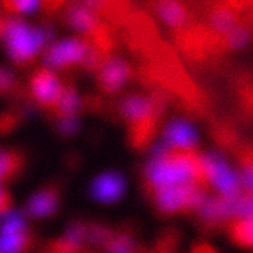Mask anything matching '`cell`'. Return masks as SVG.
<instances>
[{
  "label": "cell",
  "instance_id": "5",
  "mask_svg": "<svg viewBox=\"0 0 253 253\" xmlns=\"http://www.w3.org/2000/svg\"><path fill=\"white\" fill-rule=\"evenodd\" d=\"M25 245L27 231L24 218L19 211H5L0 227V252H19Z\"/></svg>",
  "mask_w": 253,
  "mask_h": 253
},
{
  "label": "cell",
  "instance_id": "13",
  "mask_svg": "<svg viewBox=\"0 0 253 253\" xmlns=\"http://www.w3.org/2000/svg\"><path fill=\"white\" fill-rule=\"evenodd\" d=\"M124 115L132 123H142L153 112V106L144 97H130L123 103Z\"/></svg>",
  "mask_w": 253,
  "mask_h": 253
},
{
  "label": "cell",
  "instance_id": "27",
  "mask_svg": "<svg viewBox=\"0 0 253 253\" xmlns=\"http://www.w3.org/2000/svg\"><path fill=\"white\" fill-rule=\"evenodd\" d=\"M8 197H6L5 192H4L1 188H0V214L3 215L6 211V208H8Z\"/></svg>",
  "mask_w": 253,
  "mask_h": 253
},
{
  "label": "cell",
  "instance_id": "10",
  "mask_svg": "<svg viewBox=\"0 0 253 253\" xmlns=\"http://www.w3.org/2000/svg\"><path fill=\"white\" fill-rule=\"evenodd\" d=\"M128 77V67L121 59H111L101 71V82L110 92L119 91Z\"/></svg>",
  "mask_w": 253,
  "mask_h": 253
},
{
  "label": "cell",
  "instance_id": "1",
  "mask_svg": "<svg viewBox=\"0 0 253 253\" xmlns=\"http://www.w3.org/2000/svg\"><path fill=\"white\" fill-rule=\"evenodd\" d=\"M1 32L9 56L17 63H25L33 58L50 38L44 29L33 28L18 19L5 22Z\"/></svg>",
  "mask_w": 253,
  "mask_h": 253
},
{
  "label": "cell",
  "instance_id": "26",
  "mask_svg": "<svg viewBox=\"0 0 253 253\" xmlns=\"http://www.w3.org/2000/svg\"><path fill=\"white\" fill-rule=\"evenodd\" d=\"M84 229L81 227H75V228H71L67 232V236H66V241H67L68 245L71 246H78L81 243V241L84 239Z\"/></svg>",
  "mask_w": 253,
  "mask_h": 253
},
{
  "label": "cell",
  "instance_id": "14",
  "mask_svg": "<svg viewBox=\"0 0 253 253\" xmlns=\"http://www.w3.org/2000/svg\"><path fill=\"white\" fill-rule=\"evenodd\" d=\"M68 23L78 32L89 33L95 29L96 18L91 11L84 6H73L70 9L67 15Z\"/></svg>",
  "mask_w": 253,
  "mask_h": 253
},
{
  "label": "cell",
  "instance_id": "8",
  "mask_svg": "<svg viewBox=\"0 0 253 253\" xmlns=\"http://www.w3.org/2000/svg\"><path fill=\"white\" fill-rule=\"evenodd\" d=\"M164 136L165 144H168L169 148L190 149L198 142L195 128L184 120L171 121L165 128Z\"/></svg>",
  "mask_w": 253,
  "mask_h": 253
},
{
  "label": "cell",
  "instance_id": "20",
  "mask_svg": "<svg viewBox=\"0 0 253 253\" xmlns=\"http://www.w3.org/2000/svg\"><path fill=\"white\" fill-rule=\"evenodd\" d=\"M248 39H250V36H248L247 29L242 28V27H234L228 33L227 42H228L229 47L238 49L247 44Z\"/></svg>",
  "mask_w": 253,
  "mask_h": 253
},
{
  "label": "cell",
  "instance_id": "23",
  "mask_svg": "<svg viewBox=\"0 0 253 253\" xmlns=\"http://www.w3.org/2000/svg\"><path fill=\"white\" fill-rule=\"evenodd\" d=\"M63 119L59 121L58 130L63 135H73L77 131L78 121L75 117V115H63Z\"/></svg>",
  "mask_w": 253,
  "mask_h": 253
},
{
  "label": "cell",
  "instance_id": "28",
  "mask_svg": "<svg viewBox=\"0 0 253 253\" xmlns=\"http://www.w3.org/2000/svg\"><path fill=\"white\" fill-rule=\"evenodd\" d=\"M0 31H3V27H1V25H0Z\"/></svg>",
  "mask_w": 253,
  "mask_h": 253
},
{
  "label": "cell",
  "instance_id": "21",
  "mask_svg": "<svg viewBox=\"0 0 253 253\" xmlns=\"http://www.w3.org/2000/svg\"><path fill=\"white\" fill-rule=\"evenodd\" d=\"M236 236L242 245L253 247V219H242L237 227Z\"/></svg>",
  "mask_w": 253,
  "mask_h": 253
},
{
  "label": "cell",
  "instance_id": "11",
  "mask_svg": "<svg viewBox=\"0 0 253 253\" xmlns=\"http://www.w3.org/2000/svg\"><path fill=\"white\" fill-rule=\"evenodd\" d=\"M237 197H223L220 199H208L204 201L201 206L202 215L208 222H217L223 218L231 217L236 214Z\"/></svg>",
  "mask_w": 253,
  "mask_h": 253
},
{
  "label": "cell",
  "instance_id": "18",
  "mask_svg": "<svg viewBox=\"0 0 253 253\" xmlns=\"http://www.w3.org/2000/svg\"><path fill=\"white\" fill-rule=\"evenodd\" d=\"M241 219H253V194L237 197L236 214Z\"/></svg>",
  "mask_w": 253,
  "mask_h": 253
},
{
  "label": "cell",
  "instance_id": "3",
  "mask_svg": "<svg viewBox=\"0 0 253 253\" xmlns=\"http://www.w3.org/2000/svg\"><path fill=\"white\" fill-rule=\"evenodd\" d=\"M206 201V195L192 183L183 185H170L158 188L156 203L162 211L174 213L183 208L201 207Z\"/></svg>",
  "mask_w": 253,
  "mask_h": 253
},
{
  "label": "cell",
  "instance_id": "19",
  "mask_svg": "<svg viewBox=\"0 0 253 253\" xmlns=\"http://www.w3.org/2000/svg\"><path fill=\"white\" fill-rule=\"evenodd\" d=\"M17 167V156L9 151L0 150V183L10 175Z\"/></svg>",
  "mask_w": 253,
  "mask_h": 253
},
{
  "label": "cell",
  "instance_id": "25",
  "mask_svg": "<svg viewBox=\"0 0 253 253\" xmlns=\"http://www.w3.org/2000/svg\"><path fill=\"white\" fill-rule=\"evenodd\" d=\"M14 84V77L5 68H0V92H6Z\"/></svg>",
  "mask_w": 253,
  "mask_h": 253
},
{
  "label": "cell",
  "instance_id": "17",
  "mask_svg": "<svg viewBox=\"0 0 253 253\" xmlns=\"http://www.w3.org/2000/svg\"><path fill=\"white\" fill-rule=\"evenodd\" d=\"M57 105L63 115H75L80 109V98L73 89H64L57 101Z\"/></svg>",
  "mask_w": 253,
  "mask_h": 253
},
{
  "label": "cell",
  "instance_id": "7",
  "mask_svg": "<svg viewBox=\"0 0 253 253\" xmlns=\"http://www.w3.org/2000/svg\"><path fill=\"white\" fill-rule=\"evenodd\" d=\"M125 180L115 171L105 172L98 176L91 186V193L101 203H115L125 193Z\"/></svg>",
  "mask_w": 253,
  "mask_h": 253
},
{
  "label": "cell",
  "instance_id": "22",
  "mask_svg": "<svg viewBox=\"0 0 253 253\" xmlns=\"http://www.w3.org/2000/svg\"><path fill=\"white\" fill-rule=\"evenodd\" d=\"M6 5L13 10L29 14L37 10L39 5V0H5Z\"/></svg>",
  "mask_w": 253,
  "mask_h": 253
},
{
  "label": "cell",
  "instance_id": "24",
  "mask_svg": "<svg viewBox=\"0 0 253 253\" xmlns=\"http://www.w3.org/2000/svg\"><path fill=\"white\" fill-rule=\"evenodd\" d=\"M241 181L245 185L246 189L253 194V160L252 162L247 163V165L245 167L242 172V176H241Z\"/></svg>",
  "mask_w": 253,
  "mask_h": 253
},
{
  "label": "cell",
  "instance_id": "15",
  "mask_svg": "<svg viewBox=\"0 0 253 253\" xmlns=\"http://www.w3.org/2000/svg\"><path fill=\"white\" fill-rule=\"evenodd\" d=\"M158 10L163 19L171 27H180L185 22V11L176 0H160Z\"/></svg>",
  "mask_w": 253,
  "mask_h": 253
},
{
  "label": "cell",
  "instance_id": "2",
  "mask_svg": "<svg viewBox=\"0 0 253 253\" xmlns=\"http://www.w3.org/2000/svg\"><path fill=\"white\" fill-rule=\"evenodd\" d=\"M148 179L156 188L193 183L199 174V167L186 155L155 158L148 167Z\"/></svg>",
  "mask_w": 253,
  "mask_h": 253
},
{
  "label": "cell",
  "instance_id": "12",
  "mask_svg": "<svg viewBox=\"0 0 253 253\" xmlns=\"http://www.w3.org/2000/svg\"><path fill=\"white\" fill-rule=\"evenodd\" d=\"M57 209V197L50 190H42L29 199L27 211L33 217H48Z\"/></svg>",
  "mask_w": 253,
  "mask_h": 253
},
{
  "label": "cell",
  "instance_id": "16",
  "mask_svg": "<svg viewBox=\"0 0 253 253\" xmlns=\"http://www.w3.org/2000/svg\"><path fill=\"white\" fill-rule=\"evenodd\" d=\"M211 24L220 33H229L236 27V18L227 9H218L211 15Z\"/></svg>",
  "mask_w": 253,
  "mask_h": 253
},
{
  "label": "cell",
  "instance_id": "4",
  "mask_svg": "<svg viewBox=\"0 0 253 253\" xmlns=\"http://www.w3.org/2000/svg\"><path fill=\"white\" fill-rule=\"evenodd\" d=\"M201 165L207 178L219 190L223 197H238L242 184L241 178L220 156L213 154L204 155L201 160Z\"/></svg>",
  "mask_w": 253,
  "mask_h": 253
},
{
  "label": "cell",
  "instance_id": "9",
  "mask_svg": "<svg viewBox=\"0 0 253 253\" xmlns=\"http://www.w3.org/2000/svg\"><path fill=\"white\" fill-rule=\"evenodd\" d=\"M33 92L37 100L43 105L57 103L62 91L58 80L48 71H43L36 75L33 80Z\"/></svg>",
  "mask_w": 253,
  "mask_h": 253
},
{
  "label": "cell",
  "instance_id": "6",
  "mask_svg": "<svg viewBox=\"0 0 253 253\" xmlns=\"http://www.w3.org/2000/svg\"><path fill=\"white\" fill-rule=\"evenodd\" d=\"M88 56L87 44L80 39H66L48 49L45 64L48 67L59 68L82 62Z\"/></svg>",
  "mask_w": 253,
  "mask_h": 253
}]
</instances>
